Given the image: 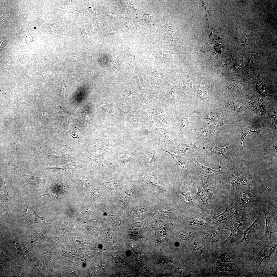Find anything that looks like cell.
Returning <instances> with one entry per match:
<instances>
[{
    "label": "cell",
    "instance_id": "816d5d0a",
    "mask_svg": "<svg viewBox=\"0 0 277 277\" xmlns=\"http://www.w3.org/2000/svg\"><path fill=\"white\" fill-rule=\"evenodd\" d=\"M65 1V3L66 4H71V1L67 0Z\"/></svg>",
    "mask_w": 277,
    "mask_h": 277
},
{
    "label": "cell",
    "instance_id": "f1b7e54d",
    "mask_svg": "<svg viewBox=\"0 0 277 277\" xmlns=\"http://www.w3.org/2000/svg\"><path fill=\"white\" fill-rule=\"evenodd\" d=\"M22 175L24 177L28 182L35 184H40L47 179L46 176L40 177L26 174Z\"/></svg>",
    "mask_w": 277,
    "mask_h": 277
},
{
    "label": "cell",
    "instance_id": "8992f818",
    "mask_svg": "<svg viewBox=\"0 0 277 277\" xmlns=\"http://www.w3.org/2000/svg\"><path fill=\"white\" fill-rule=\"evenodd\" d=\"M215 260L217 262L242 263L249 262V253L234 244L229 246L218 248Z\"/></svg>",
    "mask_w": 277,
    "mask_h": 277
},
{
    "label": "cell",
    "instance_id": "ac0fdd59",
    "mask_svg": "<svg viewBox=\"0 0 277 277\" xmlns=\"http://www.w3.org/2000/svg\"><path fill=\"white\" fill-rule=\"evenodd\" d=\"M197 135V139L202 144L213 143L216 139L214 132L206 128L202 127L198 129Z\"/></svg>",
    "mask_w": 277,
    "mask_h": 277
},
{
    "label": "cell",
    "instance_id": "7c38bea8",
    "mask_svg": "<svg viewBox=\"0 0 277 277\" xmlns=\"http://www.w3.org/2000/svg\"><path fill=\"white\" fill-rule=\"evenodd\" d=\"M248 103L250 108L259 115L261 120L270 123L272 114L276 107L259 97H251L248 99Z\"/></svg>",
    "mask_w": 277,
    "mask_h": 277
},
{
    "label": "cell",
    "instance_id": "44dd1931",
    "mask_svg": "<svg viewBox=\"0 0 277 277\" xmlns=\"http://www.w3.org/2000/svg\"><path fill=\"white\" fill-rule=\"evenodd\" d=\"M83 162L81 161H78L71 163H67L64 165L61 166L51 167L46 165L47 166V169H60L64 170L68 173L70 172H74L81 168L84 166Z\"/></svg>",
    "mask_w": 277,
    "mask_h": 277
},
{
    "label": "cell",
    "instance_id": "ab89813d",
    "mask_svg": "<svg viewBox=\"0 0 277 277\" xmlns=\"http://www.w3.org/2000/svg\"><path fill=\"white\" fill-rule=\"evenodd\" d=\"M117 216L116 215H110V218L113 222V224L118 226L120 223V217Z\"/></svg>",
    "mask_w": 277,
    "mask_h": 277
},
{
    "label": "cell",
    "instance_id": "bcb514c9",
    "mask_svg": "<svg viewBox=\"0 0 277 277\" xmlns=\"http://www.w3.org/2000/svg\"><path fill=\"white\" fill-rule=\"evenodd\" d=\"M83 36L86 37H88L89 36V34L87 30L86 29H83L81 30Z\"/></svg>",
    "mask_w": 277,
    "mask_h": 277
},
{
    "label": "cell",
    "instance_id": "8d00e7d4",
    "mask_svg": "<svg viewBox=\"0 0 277 277\" xmlns=\"http://www.w3.org/2000/svg\"><path fill=\"white\" fill-rule=\"evenodd\" d=\"M168 95L175 107L177 104L176 97L173 89L170 88L168 92Z\"/></svg>",
    "mask_w": 277,
    "mask_h": 277
},
{
    "label": "cell",
    "instance_id": "d6986e66",
    "mask_svg": "<svg viewBox=\"0 0 277 277\" xmlns=\"http://www.w3.org/2000/svg\"><path fill=\"white\" fill-rule=\"evenodd\" d=\"M179 149L180 152L189 154L191 157L195 158L202 150L200 145L198 143L181 144Z\"/></svg>",
    "mask_w": 277,
    "mask_h": 277
},
{
    "label": "cell",
    "instance_id": "c3c4849f",
    "mask_svg": "<svg viewBox=\"0 0 277 277\" xmlns=\"http://www.w3.org/2000/svg\"><path fill=\"white\" fill-rule=\"evenodd\" d=\"M51 28H52L53 32L56 34H57L58 32V31L57 30V28L56 26L55 25H53L51 26Z\"/></svg>",
    "mask_w": 277,
    "mask_h": 277
},
{
    "label": "cell",
    "instance_id": "f546056e",
    "mask_svg": "<svg viewBox=\"0 0 277 277\" xmlns=\"http://www.w3.org/2000/svg\"><path fill=\"white\" fill-rule=\"evenodd\" d=\"M277 108L274 109L271 115L270 124L273 131V135L277 137Z\"/></svg>",
    "mask_w": 277,
    "mask_h": 277
},
{
    "label": "cell",
    "instance_id": "9c48e42d",
    "mask_svg": "<svg viewBox=\"0 0 277 277\" xmlns=\"http://www.w3.org/2000/svg\"><path fill=\"white\" fill-rule=\"evenodd\" d=\"M222 201L225 207V210L220 214L215 213L213 215L212 222V229H215L219 226H224L233 222L235 217L242 216L246 212L250 210L243 208L238 210H235L229 205L225 194H223Z\"/></svg>",
    "mask_w": 277,
    "mask_h": 277
},
{
    "label": "cell",
    "instance_id": "cb8c5ba5",
    "mask_svg": "<svg viewBox=\"0 0 277 277\" xmlns=\"http://www.w3.org/2000/svg\"><path fill=\"white\" fill-rule=\"evenodd\" d=\"M226 117L227 115L222 111L219 110H215L206 114L204 116V120L205 121L222 120L226 118Z\"/></svg>",
    "mask_w": 277,
    "mask_h": 277
},
{
    "label": "cell",
    "instance_id": "f907efd6",
    "mask_svg": "<svg viewBox=\"0 0 277 277\" xmlns=\"http://www.w3.org/2000/svg\"><path fill=\"white\" fill-rule=\"evenodd\" d=\"M108 14L109 15H110L112 17H114L115 16V13L113 12H109L108 13Z\"/></svg>",
    "mask_w": 277,
    "mask_h": 277
},
{
    "label": "cell",
    "instance_id": "83f0119b",
    "mask_svg": "<svg viewBox=\"0 0 277 277\" xmlns=\"http://www.w3.org/2000/svg\"><path fill=\"white\" fill-rule=\"evenodd\" d=\"M269 262V260L267 258H265L262 261L259 266L256 267L253 269V271L257 274L258 277L263 276L265 269Z\"/></svg>",
    "mask_w": 277,
    "mask_h": 277
},
{
    "label": "cell",
    "instance_id": "e575fe53",
    "mask_svg": "<svg viewBox=\"0 0 277 277\" xmlns=\"http://www.w3.org/2000/svg\"><path fill=\"white\" fill-rule=\"evenodd\" d=\"M152 75L151 81L156 84L159 82H160L161 79L162 77V72L159 71H155L152 74Z\"/></svg>",
    "mask_w": 277,
    "mask_h": 277
},
{
    "label": "cell",
    "instance_id": "7dc6e473",
    "mask_svg": "<svg viewBox=\"0 0 277 277\" xmlns=\"http://www.w3.org/2000/svg\"><path fill=\"white\" fill-rule=\"evenodd\" d=\"M7 40V39L6 38H3L0 41L1 46L2 47L4 44H5Z\"/></svg>",
    "mask_w": 277,
    "mask_h": 277
},
{
    "label": "cell",
    "instance_id": "30bf717a",
    "mask_svg": "<svg viewBox=\"0 0 277 277\" xmlns=\"http://www.w3.org/2000/svg\"><path fill=\"white\" fill-rule=\"evenodd\" d=\"M263 244L259 252L256 254L252 252L249 253V261L251 268L259 266L262 261L265 258H268L270 262V257L273 256L277 248V243L270 244L268 236H264Z\"/></svg>",
    "mask_w": 277,
    "mask_h": 277
},
{
    "label": "cell",
    "instance_id": "277c9868",
    "mask_svg": "<svg viewBox=\"0 0 277 277\" xmlns=\"http://www.w3.org/2000/svg\"><path fill=\"white\" fill-rule=\"evenodd\" d=\"M258 211L256 210L248 211L240 218L234 219L232 222L223 226L224 229L230 231V234L227 239L221 244V247L230 246L239 241L243 235L244 232L255 220Z\"/></svg>",
    "mask_w": 277,
    "mask_h": 277
},
{
    "label": "cell",
    "instance_id": "f5cc1de1",
    "mask_svg": "<svg viewBox=\"0 0 277 277\" xmlns=\"http://www.w3.org/2000/svg\"><path fill=\"white\" fill-rule=\"evenodd\" d=\"M91 8V9L92 10V11L95 13L96 14H98L97 13H98L97 11L96 10H94V9H93V8Z\"/></svg>",
    "mask_w": 277,
    "mask_h": 277
},
{
    "label": "cell",
    "instance_id": "5b68a950",
    "mask_svg": "<svg viewBox=\"0 0 277 277\" xmlns=\"http://www.w3.org/2000/svg\"><path fill=\"white\" fill-rule=\"evenodd\" d=\"M216 176L204 177L199 180L205 190L210 203L216 213L219 214L223 208L222 201L223 195L221 185L217 187Z\"/></svg>",
    "mask_w": 277,
    "mask_h": 277
},
{
    "label": "cell",
    "instance_id": "681fc988",
    "mask_svg": "<svg viewBox=\"0 0 277 277\" xmlns=\"http://www.w3.org/2000/svg\"><path fill=\"white\" fill-rule=\"evenodd\" d=\"M6 61L5 62V65L6 68L7 67V68L8 67H9V64H8V63L9 62V59H7Z\"/></svg>",
    "mask_w": 277,
    "mask_h": 277
},
{
    "label": "cell",
    "instance_id": "60d3db41",
    "mask_svg": "<svg viewBox=\"0 0 277 277\" xmlns=\"http://www.w3.org/2000/svg\"><path fill=\"white\" fill-rule=\"evenodd\" d=\"M0 184L1 189H2L3 190L5 193H7L5 185L4 178L2 176H1Z\"/></svg>",
    "mask_w": 277,
    "mask_h": 277
},
{
    "label": "cell",
    "instance_id": "1f68e13d",
    "mask_svg": "<svg viewBox=\"0 0 277 277\" xmlns=\"http://www.w3.org/2000/svg\"><path fill=\"white\" fill-rule=\"evenodd\" d=\"M157 130L159 133L165 141L167 142L170 141L169 130L159 128H158Z\"/></svg>",
    "mask_w": 277,
    "mask_h": 277
},
{
    "label": "cell",
    "instance_id": "603a6c76",
    "mask_svg": "<svg viewBox=\"0 0 277 277\" xmlns=\"http://www.w3.org/2000/svg\"><path fill=\"white\" fill-rule=\"evenodd\" d=\"M92 149L94 152L98 150H101L107 152L110 154H113L111 145L109 140L107 139L106 140L100 141L98 144L94 145L92 147Z\"/></svg>",
    "mask_w": 277,
    "mask_h": 277
},
{
    "label": "cell",
    "instance_id": "9a60e30c",
    "mask_svg": "<svg viewBox=\"0 0 277 277\" xmlns=\"http://www.w3.org/2000/svg\"><path fill=\"white\" fill-rule=\"evenodd\" d=\"M265 222L264 234L262 238L268 236L269 238L270 244L277 243V222L275 221L270 211L265 205L261 209Z\"/></svg>",
    "mask_w": 277,
    "mask_h": 277
},
{
    "label": "cell",
    "instance_id": "6da1fadb",
    "mask_svg": "<svg viewBox=\"0 0 277 277\" xmlns=\"http://www.w3.org/2000/svg\"><path fill=\"white\" fill-rule=\"evenodd\" d=\"M227 164V172L223 177H219L223 194H226L228 189H234L240 186L246 187L251 191L254 190L249 166L242 154L235 157L231 162Z\"/></svg>",
    "mask_w": 277,
    "mask_h": 277
},
{
    "label": "cell",
    "instance_id": "ffe728a7",
    "mask_svg": "<svg viewBox=\"0 0 277 277\" xmlns=\"http://www.w3.org/2000/svg\"><path fill=\"white\" fill-rule=\"evenodd\" d=\"M235 124L225 118L211 124V128L214 132L221 134L227 131L229 128L234 127Z\"/></svg>",
    "mask_w": 277,
    "mask_h": 277
},
{
    "label": "cell",
    "instance_id": "ba28073f",
    "mask_svg": "<svg viewBox=\"0 0 277 277\" xmlns=\"http://www.w3.org/2000/svg\"><path fill=\"white\" fill-rule=\"evenodd\" d=\"M227 146L223 148H220L215 145L213 143L209 144L208 146L203 151L206 154V156L210 157L212 156L217 154L222 155L225 160L227 164L231 162L237 156L241 154V151L242 149L240 145V142L237 140L229 144Z\"/></svg>",
    "mask_w": 277,
    "mask_h": 277
},
{
    "label": "cell",
    "instance_id": "d6a6232c",
    "mask_svg": "<svg viewBox=\"0 0 277 277\" xmlns=\"http://www.w3.org/2000/svg\"><path fill=\"white\" fill-rule=\"evenodd\" d=\"M197 94L199 99L202 101H205L208 97V93L206 89L203 87L198 89Z\"/></svg>",
    "mask_w": 277,
    "mask_h": 277
},
{
    "label": "cell",
    "instance_id": "f6af8a7d",
    "mask_svg": "<svg viewBox=\"0 0 277 277\" xmlns=\"http://www.w3.org/2000/svg\"><path fill=\"white\" fill-rule=\"evenodd\" d=\"M81 185L84 186H86L88 184V180L85 178H82L80 180Z\"/></svg>",
    "mask_w": 277,
    "mask_h": 277
},
{
    "label": "cell",
    "instance_id": "7a4b0ae2",
    "mask_svg": "<svg viewBox=\"0 0 277 277\" xmlns=\"http://www.w3.org/2000/svg\"><path fill=\"white\" fill-rule=\"evenodd\" d=\"M233 190L231 194H224L229 205L235 210L245 208L249 210L259 211L265 204L266 198L262 191L253 190L242 193L236 192L234 189Z\"/></svg>",
    "mask_w": 277,
    "mask_h": 277
},
{
    "label": "cell",
    "instance_id": "7bdbcfd3",
    "mask_svg": "<svg viewBox=\"0 0 277 277\" xmlns=\"http://www.w3.org/2000/svg\"><path fill=\"white\" fill-rule=\"evenodd\" d=\"M170 210L167 211L160 210L157 212V214L160 216H163V215H166L169 213L170 211L171 210Z\"/></svg>",
    "mask_w": 277,
    "mask_h": 277
},
{
    "label": "cell",
    "instance_id": "5bb4252c",
    "mask_svg": "<svg viewBox=\"0 0 277 277\" xmlns=\"http://www.w3.org/2000/svg\"><path fill=\"white\" fill-rule=\"evenodd\" d=\"M190 160L193 164V174L199 180L204 177L211 176H218L219 177H223L227 173L228 169L227 167L221 170V162H220L219 170H216L210 167H207L199 163L195 160V158L191 157Z\"/></svg>",
    "mask_w": 277,
    "mask_h": 277
},
{
    "label": "cell",
    "instance_id": "52a82bcc",
    "mask_svg": "<svg viewBox=\"0 0 277 277\" xmlns=\"http://www.w3.org/2000/svg\"><path fill=\"white\" fill-rule=\"evenodd\" d=\"M191 180L189 184L191 194L194 202L199 209L202 212L213 215L216 213L200 182H194L192 180Z\"/></svg>",
    "mask_w": 277,
    "mask_h": 277
},
{
    "label": "cell",
    "instance_id": "3957f363",
    "mask_svg": "<svg viewBox=\"0 0 277 277\" xmlns=\"http://www.w3.org/2000/svg\"><path fill=\"white\" fill-rule=\"evenodd\" d=\"M265 223L261 209L253 222L244 232L241 239L234 244L249 253H254L255 248L264 234Z\"/></svg>",
    "mask_w": 277,
    "mask_h": 277
},
{
    "label": "cell",
    "instance_id": "e0dca14e",
    "mask_svg": "<svg viewBox=\"0 0 277 277\" xmlns=\"http://www.w3.org/2000/svg\"><path fill=\"white\" fill-rule=\"evenodd\" d=\"M237 125L241 135L240 145L242 148L243 142L245 137L249 133L255 132L260 134L269 130L268 127L263 123L261 120L257 123L251 125H246L239 124Z\"/></svg>",
    "mask_w": 277,
    "mask_h": 277
},
{
    "label": "cell",
    "instance_id": "2e32d148",
    "mask_svg": "<svg viewBox=\"0 0 277 277\" xmlns=\"http://www.w3.org/2000/svg\"><path fill=\"white\" fill-rule=\"evenodd\" d=\"M213 215L203 212H200L188 221H184L186 224L200 231H206L212 229V222Z\"/></svg>",
    "mask_w": 277,
    "mask_h": 277
},
{
    "label": "cell",
    "instance_id": "b9f144b4",
    "mask_svg": "<svg viewBox=\"0 0 277 277\" xmlns=\"http://www.w3.org/2000/svg\"><path fill=\"white\" fill-rule=\"evenodd\" d=\"M143 109L146 115L148 116V117L152 119V116L151 113L149 108L147 106L145 105L143 107Z\"/></svg>",
    "mask_w": 277,
    "mask_h": 277
},
{
    "label": "cell",
    "instance_id": "484cf974",
    "mask_svg": "<svg viewBox=\"0 0 277 277\" xmlns=\"http://www.w3.org/2000/svg\"><path fill=\"white\" fill-rule=\"evenodd\" d=\"M190 247L192 251L196 254L201 255L204 254L205 251L203 245L199 241L193 242L191 245Z\"/></svg>",
    "mask_w": 277,
    "mask_h": 277
},
{
    "label": "cell",
    "instance_id": "8fae6325",
    "mask_svg": "<svg viewBox=\"0 0 277 277\" xmlns=\"http://www.w3.org/2000/svg\"><path fill=\"white\" fill-rule=\"evenodd\" d=\"M222 102L229 116L236 123L251 116V110L248 106L235 101L222 100Z\"/></svg>",
    "mask_w": 277,
    "mask_h": 277
},
{
    "label": "cell",
    "instance_id": "d590c367",
    "mask_svg": "<svg viewBox=\"0 0 277 277\" xmlns=\"http://www.w3.org/2000/svg\"><path fill=\"white\" fill-rule=\"evenodd\" d=\"M153 156L151 154H148L145 156L143 160L144 164L146 166L151 165L154 162V159Z\"/></svg>",
    "mask_w": 277,
    "mask_h": 277
},
{
    "label": "cell",
    "instance_id": "7402d4cb",
    "mask_svg": "<svg viewBox=\"0 0 277 277\" xmlns=\"http://www.w3.org/2000/svg\"><path fill=\"white\" fill-rule=\"evenodd\" d=\"M33 208V206L28 205L26 213L24 216L25 220L30 224L39 222L44 218L38 216L34 211Z\"/></svg>",
    "mask_w": 277,
    "mask_h": 277
},
{
    "label": "cell",
    "instance_id": "74e56055",
    "mask_svg": "<svg viewBox=\"0 0 277 277\" xmlns=\"http://www.w3.org/2000/svg\"><path fill=\"white\" fill-rule=\"evenodd\" d=\"M102 158L99 159H93L89 158L91 161V165L92 166V167H99V166H101L102 164L101 163H102Z\"/></svg>",
    "mask_w": 277,
    "mask_h": 277
},
{
    "label": "cell",
    "instance_id": "f35d334b",
    "mask_svg": "<svg viewBox=\"0 0 277 277\" xmlns=\"http://www.w3.org/2000/svg\"><path fill=\"white\" fill-rule=\"evenodd\" d=\"M1 209V212L2 214H1L5 215L6 217H10L8 213L7 206L5 202L3 203L2 205Z\"/></svg>",
    "mask_w": 277,
    "mask_h": 277
},
{
    "label": "cell",
    "instance_id": "4dcf8cb0",
    "mask_svg": "<svg viewBox=\"0 0 277 277\" xmlns=\"http://www.w3.org/2000/svg\"><path fill=\"white\" fill-rule=\"evenodd\" d=\"M158 54L160 60L164 62L170 61L172 56L170 52L164 51H160Z\"/></svg>",
    "mask_w": 277,
    "mask_h": 277
},
{
    "label": "cell",
    "instance_id": "ee69618b",
    "mask_svg": "<svg viewBox=\"0 0 277 277\" xmlns=\"http://www.w3.org/2000/svg\"><path fill=\"white\" fill-rule=\"evenodd\" d=\"M111 61L115 69L118 70L119 69V66L116 60L114 58H112Z\"/></svg>",
    "mask_w": 277,
    "mask_h": 277
},
{
    "label": "cell",
    "instance_id": "836d02e7",
    "mask_svg": "<svg viewBox=\"0 0 277 277\" xmlns=\"http://www.w3.org/2000/svg\"><path fill=\"white\" fill-rule=\"evenodd\" d=\"M189 121V119L187 115H185L183 116L181 122L180 129L181 132H183L186 130L188 125Z\"/></svg>",
    "mask_w": 277,
    "mask_h": 277
},
{
    "label": "cell",
    "instance_id": "4316f807",
    "mask_svg": "<svg viewBox=\"0 0 277 277\" xmlns=\"http://www.w3.org/2000/svg\"><path fill=\"white\" fill-rule=\"evenodd\" d=\"M273 147L274 148L276 153L277 152V137L273 135L272 137L266 140L262 145V149L263 151L268 147Z\"/></svg>",
    "mask_w": 277,
    "mask_h": 277
},
{
    "label": "cell",
    "instance_id": "4fadbf2b",
    "mask_svg": "<svg viewBox=\"0 0 277 277\" xmlns=\"http://www.w3.org/2000/svg\"><path fill=\"white\" fill-rule=\"evenodd\" d=\"M229 230L221 226L206 231L199 230L198 234L205 244L211 248L216 249L221 242L226 236Z\"/></svg>",
    "mask_w": 277,
    "mask_h": 277
},
{
    "label": "cell",
    "instance_id": "d4e9b609",
    "mask_svg": "<svg viewBox=\"0 0 277 277\" xmlns=\"http://www.w3.org/2000/svg\"><path fill=\"white\" fill-rule=\"evenodd\" d=\"M164 151L167 152L172 156L174 160L179 166L180 167L182 170L186 173L187 175L189 176L191 180L192 179L188 173L186 169V161L185 159H184V157L182 156H180L175 154H172L169 152L167 151Z\"/></svg>",
    "mask_w": 277,
    "mask_h": 277
}]
</instances>
